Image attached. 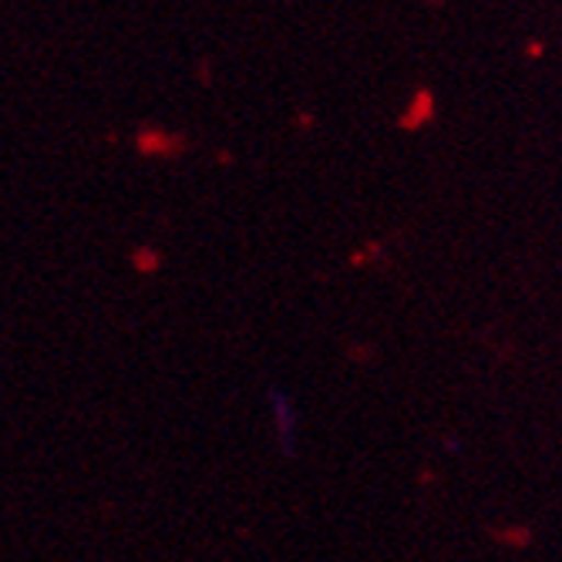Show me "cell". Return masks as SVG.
I'll use <instances>...</instances> for the list:
<instances>
[{
	"instance_id": "cell-1",
	"label": "cell",
	"mask_w": 562,
	"mask_h": 562,
	"mask_svg": "<svg viewBox=\"0 0 562 562\" xmlns=\"http://www.w3.org/2000/svg\"><path fill=\"white\" fill-rule=\"evenodd\" d=\"M273 422H277V431H280V441L286 448V454H293V445H296V415H293V404L286 394L273 391Z\"/></svg>"
}]
</instances>
